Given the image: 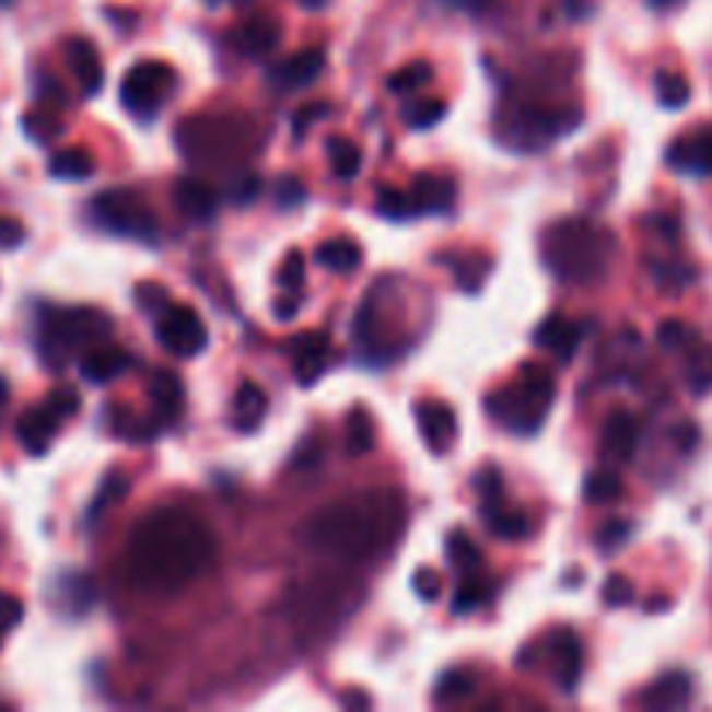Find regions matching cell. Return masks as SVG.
<instances>
[{"label": "cell", "instance_id": "277c9868", "mask_svg": "<svg viewBox=\"0 0 712 712\" xmlns=\"http://www.w3.org/2000/svg\"><path fill=\"white\" fill-rule=\"evenodd\" d=\"M552 400H557V380L539 365H525L518 380L487 400V410L514 434H536L549 418Z\"/></svg>", "mask_w": 712, "mask_h": 712}, {"label": "cell", "instance_id": "cb8c5ba5", "mask_svg": "<svg viewBox=\"0 0 712 712\" xmlns=\"http://www.w3.org/2000/svg\"><path fill=\"white\" fill-rule=\"evenodd\" d=\"M483 525L487 532H493L498 539H522L528 532V522L518 507H507L504 498H493V501H483Z\"/></svg>", "mask_w": 712, "mask_h": 712}, {"label": "cell", "instance_id": "e0dca14e", "mask_svg": "<svg viewBox=\"0 0 712 712\" xmlns=\"http://www.w3.org/2000/svg\"><path fill=\"white\" fill-rule=\"evenodd\" d=\"M696 696V685H691V675L685 670H670V675L657 678L643 691V705L650 709H681Z\"/></svg>", "mask_w": 712, "mask_h": 712}, {"label": "cell", "instance_id": "83f0119b", "mask_svg": "<svg viewBox=\"0 0 712 712\" xmlns=\"http://www.w3.org/2000/svg\"><path fill=\"white\" fill-rule=\"evenodd\" d=\"M49 174L63 177V182H84V177L94 174V156L87 150H63L52 156Z\"/></svg>", "mask_w": 712, "mask_h": 712}, {"label": "cell", "instance_id": "f1b7e54d", "mask_svg": "<svg viewBox=\"0 0 712 712\" xmlns=\"http://www.w3.org/2000/svg\"><path fill=\"white\" fill-rule=\"evenodd\" d=\"M129 493V477L126 472H108L105 477V483H102V490H97V498L91 501V507H87V525H97V518H102V511H108L112 504H118Z\"/></svg>", "mask_w": 712, "mask_h": 712}, {"label": "cell", "instance_id": "8fae6325", "mask_svg": "<svg viewBox=\"0 0 712 712\" xmlns=\"http://www.w3.org/2000/svg\"><path fill=\"white\" fill-rule=\"evenodd\" d=\"M327 351H330V341L324 338L320 330H310V334H300V338L292 341V372H295V383L300 386H313L320 380V372L327 365Z\"/></svg>", "mask_w": 712, "mask_h": 712}, {"label": "cell", "instance_id": "e575fe53", "mask_svg": "<svg viewBox=\"0 0 712 712\" xmlns=\"http://www.w3.org/2000/svg\"><path fill=\"white\" fill-rule=\"evenodd\" d=\"M431 81V63H424V59H418V63H410V67H404V70H397L386 81V87L393 91V94H407V91H418V87H424Z\"/></svg>", "mask_w": 712, "mask_h": 712}, {"label": "cell", "instance_id": "30bf717a", "mask_svg": "<svg viewBox=\"0 0 712 712\" xmlns=\"http://www.w3.org/2000/svg\"><path fill=\"white\" fill-rule=\"evenodd\" d=\"M667 164L678 174L709 177L712 174V132H696L667 147Z\"/></svg>", "mask_w": 712, "mask_h": 712}, {"label": "cell", "instance_id": "ee69618b", "mask_svg": "<svg viewBox=\"0 0 712 712\" xmlns=\"http://www.w3.org/2000/svg\"><path fill=\"white\" fill-rule=\"evenodd\" d=\"M413 595H418L421 602H439L442 595V577L434 573L431 567H421L418 573H413Z\"/></svg>", "mask_w": 712, "mask_h": 712}, {"label": "cell", "instance_id": "44dd1931", "mask_svg": "<svg viewBox=\"0 0 712 712\" xmlns=\"http://www.w3.org/2000/svg\"><path fill=\"white\" fill-rule=\"evenodd\" d=\"M150 397H153V410H156V424H174L182 418V404H185V389L177 383V375L171 372H156L150 383Z\"/></svg>", "mask_w": 712, "mask_h": 712}, {"label": "cell", "instance_id": "1f68e13d", "mask_svg": "<svg viewBox=\"0 0 712 712\" xmlns=\"http://www.w3.org/2000/svg\"><path fill=\"white\" fill-rule=\"evenodd\" d=\"M375 445V424L372 413L365 407H354V413L348 418V452L351 456H365Z\"/></svg>", "mask_w": 712, "mask_h": 712}, {"label": "cell", "instance_id": "9a60e30c", "mask_svg": "<svg viewBox=\"0 0 712 712\" xmlns=\"http://www.w3.org/2000/svg\"><path fill=\"white\" fill-rule=\"evenodd\" d=\"M581 338H584V330L573 324V320H567L563 313L546 316V320L539 324V330H536V345L546 348V351H552L560 362L573 359V351H577Z\"/></svg>", "mask_w": 712, "mask_h": 712}, {"label": "cell", "instance_id": "6f0895ef", "mask_svg": "<svg viewBox=\"0 0 712 712\" xmlns=\"http://www.w3.org/2000/svg\"><path fill=\"white\" fill-rule=\"evenodd\" d=\"M209 4H220V0H209Z\"/></svg>", "mask_w": 712, "mask_h": 712}, {"label": "cell", "instance_id": "4316f807", "mask_svg": "<svg viewBox=\"0 0 712 712\" xmlns=\"http://www.w3.org/2000/svg\"><path fill=\"white\" fill-rule=\"evenodd\" d=\"M316 261H320L324 268H330V271H338V275H345V271H354L362 265V247L354 244V241H327L320 250H316Z\"/></svg>", "mask_w": 712, "mask_h": 712}, {"label": "cell", "instance_id": "d590c367", "mask_svg": "<svg viewBox=\"0 0 712 712\" xmlns=\"http://www.w3.org/2000/svg\"><path fill=\"white\" fill-rule=\"evenodd\" d=\"M448 563L459 567L463 573H472L480 567V549L472 546V539L463 536V532H452L448 536Z\"/></svg>", "mask_w": 712, "mask_h": 712}, {"label": "cell", "instance_id": "11a10c76", "mask_svg": "<svg viewBox=\"0 0 712 712\" xmlns=\"http://www.w3.org/2000/svg\"><path fill=\"white\" fill-rule=\"evenodd\" d=\"M459 4H469V8H480L483 0H459Z\"/></svg>", "mask_w": 712, "mask_h": 712}, {"label": "cell", "instance_id": "681fc988", "mask_svg": "<svg viewBox=\"0 0 712 712\" xmlns=\"http://www.w3.org/2000/svg\"><path fill=\"white\" fill-rule=\"evenodd\" d=\"M257 195H261V177H257V174H247V177H241V182L233 185L230 199H233L236 206H244V202H254Z\"/></svg>", "mask_w": 712, "mask_h": 712}, {"label": "cell", "instance_id": "74e56055", "mask_svg": "<svg viewBox=\"0 0 712 712\" xmlns=\"http://www.w3.org/2000/svg\"><path fill=\"white\" fill-rule=\"evenodd\" d=\"M632 536V525L629 522H622V518H616V522H605L598 532H595V546H598V552H619L622 546H626V539Z\"/></svg>", "mask_w": 712, "mask_h": 712}, {"label": "cell", "instance_id": "d4e9b609", "mask_svg": "<svg viewBox=\"0 0 712 712\" xmlns=\"http://www.w3.org/2000/svg\"><path fill=\"white\" fill-rule=\"evenodd\" d=\"M265 410H268V400H265L261 386L244 383L241 389H236V400H233V428L244 431V434L254 431L265 421Z\"/></svg>", "mask_w": 712, "mask_h": 712}, {"label": "cell", "instance_id": "8d00e7d4", "mask_svg": "<svg viewBox=\"0 0 712 712\" xmlns=\"http://www.w3.org/2000/svg\"><path fill=\"white\" fill-rule=\"evenodd\" d=\"M375 212L386 215V220H397V223H400V220H410V215H418V209H413L410 195L393 191V188L380 191V199H375Z\"/></svg>", "mask_w": 712, "mask_h": 712}, {"label": "cell", "instance_id": "7402d4cb", "mask_svg": "<svg viewBox=\"0 0 712 712\" xmlns=\"http://www.w3.org/2000/svg\"><path fill=\"white\" fill-rule=\"evenodd\" d=\"M279 38H282L279 22H271V17H265V14L250 17V22H247L241 32H236V43H241V52H244V56H254V59L268 56L275 46H279Z\"/></svg>", "mask_w": 712, "mask_h": 712}, {"label": "cell", "instance_id": "5b68a950", "mask_svg": "<svg viewBox=\"0 0 712 712\" xmlns=\"http://www.w3.org/2000/svg\"><path fill=\"white\" fill-rule=\"evenodd\" d=\"M91 215L97 226H105L108 233L132 236V241H153L156 236V220L150 206L136 191L112 188L91 199Z\"/></svg>", "mask_w": 712, "mask_h": 712}, {"label": "cell", "instance_id": "836d02e7", "mask_svg": "<svg viewBox=\"0 0 712 712\" xmlns=\"http://www.w3.org/2000/svg\"><path fill=\"white\" fill-rule=\"evenodd\" d=\"M654 91H657V102L664 108H685L688 97H691V84L681 73H657Z\"/></svg>", "mask_w": 712, "mask_h": 712}, {"label": "cell", "instance_id": "52a82bcc", "mask_svg": "<svg viewBox=\"0 0 712 712\" xmlns=\"http://www.w3.org/2000/svg\"><path fill=\"white\" fill-rule=\"evenodd\" d=\"M156 341H161L177 359H195L209 345V330L202 324V316L191 306L167 303L156 313Z\"/></svg>", "mask_w": 712, "mask_h": 712}, {"label": "cell", "instance_id": "2e32d148", "mask_svg": "<svg viewBox=\"0 0 712 712\" xmlns=\"http://www.w3.org/2000/svg\"><path fill=\"white\" fill-rule=\"evenodd\" d=\"M67 59H70V70L77 77V84H81V91L87 97L102 91V84H105L102 56H97V49L87 43V38H73V43L67 46Z\"/></svg>", "mask_w": 712, "mask_h": 712}, {"label": "cell", "instance_id": "7bdbcfd3", "mask_svg": "<svg viewBox=\"0 0 712 712\" xmlns=\"http://www.w3.org/2000/svg\"><path fill=\"white\" fill-rule=\"evenodd\" d=\"M22 619H25L22 602H17L14 595H4V591H0V643L11 637V629L22 622Z\"/></svg>", "mask_w": 712, "mask_h": 712}, {"label": "cell", "instance_id": "7c38bea8", "mask_svg": "<svg viewBox=\"0 0 712 712\" xmlns=\"http://www.w3.org/2000/svg\"><path fill=\"white\" fill-rule=\"evenodd\" d=\"M418 428L424 434V442L431 452H448L456 445V434H459V424H456V413L445 404H421L418 407Z\"/></svg>", "mask_w": 712, "mask_h": 712}, {"label": "cell", "instance_id": "5bb4252c", "mask_svg": "<svg viewBox=\"0 0 712 712\" xmlns=\"http://www.w3.org/2000/svg\"><path fill=\"white\" fill-rule=\"evenodd\" d=\"M549 657H552V664H557V681H560V688L570 691L577 688V681H581V667H584V661H581V640L573 637L570 629H557L549 637Z\"/></svg>", "mask_w": 712, "mask_h": 712}, {"label": "cell", "instance_id": "3957f363", "mask_svg": "<svg viewBox=\"0 0 712 712\" xmlns=\"http://www.w3.org/2000/svg\"><path fill=\"white\" fill-rule=\"evenodd\" d=\"M611 254H616L611 233L587 220H563L557 226H549L542 241V257L552 268V275L577 285L598 282L608 271Z\"/></svg>", "mask_w": 712, "mask_h": 712}, {"label": "cell", "instance_id": "7a4b0ae2", "mask_svg": "<svg viewBox=\"0 0 712 712\" xmlns=\"http://www.w3.org/2000/svg\"><path fill=\"white\" fill-rule=\"evenodd\" d=\"M404 532V501L397 493L369 490L359 498H345L330 507H320L303 528V539L345 560H369Z\"/></svg>", "mask_w": 712, "mask_h": 712}, {"label": "cell", "instance_id": "db71d44e", "mask_svg": "<svg viewBox=\"0 0 712 712\" xmlns=\"http://www.w3.org/2000/svg\"><path fill=\"white\" fill-rule=\"evenodd\" d=\"M681 4V0H650V8H657V11H667V8H675Z\"/></svg>", "mask_w": 712, "mask_h": 712}, {"label": "cell", "instance_id": "f5cc1de1", "mask_svg": "<svg viewBox=\"0 0 712 712\" xmlns=\"http://www.w3.org/2000/svg\"><path fill=\"white\" fill-rule=\"evenodd\" d=\"M477 490H480L483 501L501 498V472L498 469H483L480 477H477Z\"/></svg>", "mask_w": 712, "mask_h": 712}, {"label": "cell", "instance_id": "6da1fadb", "mask_svg": "<svg viewBox=\"0 0 712 712\" xmlns=\"http://www.w3.org/2000/svg\"><path fill=\"white\" fill-rule=\"evenodd\" d=\"M215 560L212 528L185 507H161L132 528L126 546V581L147 595H174L199 581Z\"/></svg>", "mask_w": 712, "mask_h": 712}, {"label": "cell", "instance_id": "d6986e66", "mask_svg": "<svg viewBox=\"0 0 712 712\" xmlns=\"http://www.w3.org/2000/svg\"><path fill=\"white\" fill-rule=\"evenodd\" d=\"M59 424H63V421H59L56 413L43 404V407L28 410L22 418V424H17V439H22V445L32 452V456H43V452L52 445V434H56Z\"/></svg>", "mask_w": 712, "mask_h": 712}, {"label": "cell", "instance_id": "7dc6e473", "mask_svg": "<svg viewBox=\"0 0 712 712\" xmlns=\"http://www.w3.org/2000/svg\"><path fill=\"white\" fill-rule=\"evenodd\" d=\"M602 598H605V605H611V608H622V605H629V602H632V584L616 573V577H608V581H605Z\"/></svg>", "mask_w": 712, "mask_h": 712}, {"label": "cell", "instance_id": "816d5d0a", "mask_svg": "<svg viewBox=\"0 0 712 712\" xmlns=\"http://www.w3.org/2000/svg\"><path fill=\"white\" fill-rule=\"evenodd\" d=\"M320 456H324L320 442H306V445L292 456V469H313V466H320Z\"/></svg>", "mask_w": 712, "mask_h": 712}, {"label": "cell", "instance_id": "9f6ffc18", "mask_svg": "<svg viewBox=\"0 0 712 712\" xmlns=\"http://www.w3.org/2000/svg\"><path fill=\"white\" fill-rule=\"evenodd\" d=\"M0 4H11V0H0Z\"/></svg>", "mask_w": 712, "mask_h": 712}, {"label": "cell", "instance_id": "4dcf8cb0", "mask_svg": "<svg viewBox=\"0 0 712 712\" xmlns=\"http://www.w3.org/2000/svg\"><path fill=\"white\" fill-rule=\"evenodd\" d=\"M622 498V480L611 469H598L584 480V501L587 504H611Z\"/></svg>", "mask_w": 712, "mask_h": 712}, {"label": "cell", "instance_id": "f546056e", "mask_svg": "<svg viewBox=\"0 0 712 712\" xmlns=\"http://www.w3.org/2000/svg\"><path fill=\"white\" fill-rule=\"evenodd\" d=\"M472 688H477V675L466 667H456V670H445L434 685V699L439 702H459L466 696H472Z\"/></svg>", "mask_w": 712, "mask_h": 712}, {"label": "cell", "instance_id": "8992f818", "mask_svg": "<svg viewBox=\"0 0 712 712\" xmlns=\"http://www.w3.org/2000/svg\"><path fill=\"white\" fill-rule=\"evenodd\" d=\"M171 87H174L171 67L147 59V63H136V67L126 73L122 91H118V94H122V105H126L132 115L150 118V115L161 112V105H164V97L171 94Z\"/></svg>", "mask_w": 712, "mask_h": 712}, {"label": "cell", "instance_id": "d6a6232c", "mask_svg": "<svg viewBox=\"0 0 712 712\" xmlns=\"http://www.w3.org/2000/svg\"><path fill=\"white\" fill-rule=\"evenodd\" d=\"M685 383H688L691 393H696V397H702V393L712 389V348L699 345L696 351H691V359L685 365Z\"/></svg>", "mask_w": 712, "mask_h": 712}, {"label": "cell", "instance_id": "60d3db41", "mask_svg": "<svg viewBox=\"0 0 712 712\" xmlns=\"http://www.w3.org/2000/svg\"><path fill=\"white\" fill-rule=\"evenodd\" d=\"M657 341H661L664 351H681L685 345L696 341V334H691L681 320H664V324L657 327Z\"/></svg>", "mask_w": 712, "mask_h": 712}, {"label": "cell", "instance_id": "f35d334b", "mask_svg": "<svg viewBox=\"0 0 712 712\" xmlns=\"http://www.w3.org/2000/svg\"><path fill=\"white\" fill-rule=\"evenodd\" d=\"M445 102H439V97H431V102H418L410 112H407V126L410 129H431V126H439L442 118H445Z\"/></svg>", "mask_w": 712, "mask_h": 712}, {"label": "cell", "instance_id": "ffe728a7", "mask_svg": "<svg viewBox=\"0 0 712 712\" xmlns=\"http://www.w3.org/2000/svg\"><path fill=\"white\" fill-rule=\"evenodd\" d=\"M129 369V354L122 348H94L81 359V380H87L91 386L112 383L115 375H122Z\"/></svg>", "mask_w": 712, "mask_h": 712}, {"label": "cell", "instance_id": "f6af8a7d", "mask_svg": "<svg viewBox=\"0 0 712 712\" xmlns=\"http://www.w3.org/2000/svg\"><path fill=\"white\" fill-rule=\"evenodd\" d=\"M303 275H306V261H303V254L300 250H292L285 261H282V271H279V285L285 292L292 289H300L303 285Z\"/></svg>", "mask_w": 712, "mask_h": 712}, {"label": "cell", "instance_id": "484cf974", "mask_svg": "<svg viewBox=\"0 0 712 712\" xmlns=\"http://www.w3.org/2000/svg\"><path fill=\"white\" fill-rule=\"evenodd\" d=\"M327 161H330L334 177L351 182V177H359L362 171V150L351 140H345V136H334V140H327Z\"/></svg>", "mask_w": 712, "mask_h": 712}, {"label": "cell", "instance_id": "9c48e42d", "mask_svg": "<svg viewBox=\"0 0 712 712\" xmlns=\"http://www.w3.org/2000/svg\"><path fill=\"white\" fill-rule=\"evenodd\" d=\"M174 206L191 223H212L215 209H220V195H215L212 185L199 182V177H182L174 185Z\"/></svg>", "mask_w": 712, "mask_h": 712}, {"label": "cell", "instance_id": "ba28073f", "mask_svg": "<svg viewBox=\"0 0 712 712\" xmlns=\"http://www.w3.org/2000/svg\"><path fill=\"white\" fill-rule=\"evenodd\" d=\"M43 327H46V338L56 348L87 345V341L105 338V334L112 330L108 316L94 313V310H59V313H49Z\"/></svg>", "mask_w": 712, "mask_h": 712}, {"label": "cell", "instance_id": "603a6c76", "mask_svg": "<svg viewBox=\"0 0 712 712\" xmlns=\"http://www.w3.org/2000/svg\"><path fill=\"white\" fill-rule=\"evenodd\" d=\"M413 209L421 212H448L452 202H456V188H452L448 177H434V174H421L418 185H413Z\"/></svg>", "mask_w": 712, "mask_h": 712}, {"label": "cell", "instance_id": "ab89813d", "mask_svg": "<svg viewBox=\"0 0 712 712\" xmlns=\"http://www.w3.org/2000/svg\"><path fill=\"white\" fill-rule=\"evenodd\" d=\"M487 584H480V581H469V584H463L459 591H456V598H452V611L456 616H469V611H477L483 602H487Z\"/></svg>", "mask_w": 712, "mask_h": 712}, {"label": "cell", "instance_id": "b9f144b4", "mask_svg": "<svg viewBox=\"0 0 712 712\" xmlns=\"http://www.w3.org/2000/svg\"><path fill=\"white\" fill-rule=\"evenodd\" d=\"M46 407L56 413L59 421H67V418H73L77 410H81V393L70 389V386H59V389H52V397L46 400Z\"/></svg>", "mask_w": 712, "mask_h": 712}, {"label": "cell", "instance_id": "c3c4849f", "mask_svg": "<svg viewBox=\"0 0 712 712\" xmlns=\"http://www.w3.org/2000/svg\"><path fill=\"white\" fill-rule=\"evenodd\" d=\"M25 241V226L11 220V215H0V250H14Z\"/></svg>", "mask_w": 712, "mask_h": 712}, {"label": "cell", "instance_id": "f907efd6", "mask_svg": "<svg viewBox=\"0 0 712 712\" xmlns=\"http://www.w3.org/2000/svg\"><path fill=\"white\" fill-rule=\"evenodd\" d=\"M327 112H330L327 105H306V108L295 112V115H292V129H295V136H303V132L316 122V118H324Z\"/></svg>", "mask_w": 712, "mask_h": 712}, {"label": "cell", "instance_id": "ac0fdd59", "mask_svg": "<svg viewBox=\"0 0 712 712\" xmlns=\"http://www.w3.org/2000/svg\"><path fill=\"white\" fill-rule=\"evenodd\" d=\"M324 63H327V56L320 49H303V52L289 56L282 67H275V81L282 87H310L320 81Z\"/></svg>", "mask_w": 712, "mask_h": 712}, {"label": "cell", "instance_id": "4fadbf2b", "mask_svg": "<svg viewBox=\"0 0 712 712\" xmlns=\"http://www.w3.org/2000/svg\"><path fill=\"white\" fill-rule=\"evenodd\" d=\"M602 445H605L608 459L629 463L632 452H637V445H640V421L632 418L629 410H616L602 428Z\"/></svg>", "mask_w": 712, "mask_h": 712}, {"label": "cell", "instance_id": "bcb514c9", "mask_svg": "<svg viewBox=\"0 0 712 712\" xmlns=\"http://www.w3.org/2000/svg\"><path fill=\"white\" fill-rule=\"evenodd\" d=\"M275 199H279L282 209L300 206V202L306 199V188H303L300 182H295L292 174H282V177H279V185H275Z\"/></svg>", "mask_w": 712, "mask_h": 712}]
</instances>
